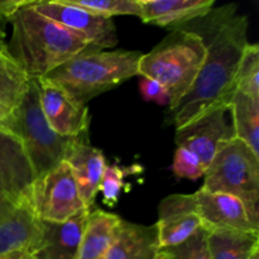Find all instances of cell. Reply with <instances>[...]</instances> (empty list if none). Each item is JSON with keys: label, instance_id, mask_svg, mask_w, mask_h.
Masks as SVG:
<instances>
[{"label": "cell", "instance_id": "6da1fadb", "mask_svg": "<svg viewBox=\"0 0 259 259\" xmlns=\"http://www.w3.org/2000/svg\"><path fill=\"white\" fill-rule=\"evenodd\" d=\"M204 40L206 56L189 93L171 114L176 129L186 125L209 109L230 104L234 95L235 73L244 50L249 45V20L237 4L212 8L206 15L184 25Z\"/></svg>", "mask_w": 259, "mask_h": 259}, {"label": "cell", "instance_id": "7a4b0ae2", "mask_svg": "<svg viewBox=\"0 0 259 259\" xmlns=\"http://www.w3.org/2000/svg\"><path fill=\"white\" fill-rule=\"evenodd\" d=\"M12 15L10 53L29 78H39L75 56L91 48L88 42L62 25L35 12L30 4Z\"/></svg>", "mask_w": 259, "mask_h": 259}, {"label": "cell", "instance_id": "3957f363", "mask_svg": "<svg viewBox=\"0 0 259 259\" xmlns=\"http://www.w3.org/2000/svg\"><path fill=\"white\" fill-rule=\"evenodd\" d=\"M143 53L88 48L43 77L62 88L76 103L88 105L91 99L138 76Z\"/></svg>", "mask_w": 259, "mask_h": 259}, {"label": "cell", "instance_id": "277c9868", "mask_svg": "<svg viewBox=\"0 0 259 259\" xmlns=\"http://www.w3.org/2000/svg\"><path fill=\"white\" fill-rule=\"evenodd\" d=\"M205 56L206 47L199 34L184 27L176 28L151 52L143 53L138 76L152 78L168 91L171 111L192 88Z\"/></svg>", "mask_w": 259, "mask_h": 259}, {"label": "cell", "instance_id": "5b68a950", "mask_svg": "<svg viewBox=\"0 0 259 259\" xmlns=\"http://www.w3.org/2000/svg\"><path fill=\"white\" fill-rule=\"evenodd\" d=\"M12 133L20 139L34 180L66 161L71 149L85 137H63L56 133L45 118L37 78H29L22 101L10 116Z\"/></svg>", "mask_w": 259, "mask_h": 259}, {"label": "cell", "instance_id": "8992f818", "mask_svg": "<svg viewBox=\"0 0 259 259\" xmlns=\"http://www.w3.org/2000/svg\"><path fill=\"white\" fill-rule=\"evenodd\" d=\"M201 189L238 197L259 229V156L244 142L234 138L218 152L205 171Z\"/></svg>", "mask_w": 259, "mask_h": 259}, {"label": "cell", "instance_id": "52a82bcc", "mask_svg": "<svg viewBox=\"0 0 259 259\" xmlns=\"http://www.w3.org/2000/svg\"><path fill=\"white\" fill-rule=\"evenodd\" d=\"M29 197L35 215L42 222H65L86 209L66 161L34 180Z\"/></svg>", "mask_w": 259, "mask_h": 259}, {"label": "cell", "instance_id": "ba28073f", "mask_svg": "<svg viewBox=\"0 0 259 259\" xmlns=\"http://www.w3.org/2000/svg\"><path fill=\"white\" fill-rule=\"evenodd\" d=\"M234 138L230 104L214 106L186 125L176 129L177 147L194 153L205 171L218 152Z\"/></svg>", "mask_w": 259, "mask_h": 259}, {"label": "cell", "instance_id": "9c48e42d", "mask_svg": "<svg viewBox=\"0 0 259 259\" xmlns=\"http://www.w3.org/2000/svg\"><path fill=\"white\" fill-rule=\"evenodd\" d=\"M30 7L40 15L82 38L93 48L108 50L118 45V32L113 18L83 9L70 0H33Z\"/></svg>", "mask_w": 259, "mask_h": 259}, {"label": "cell", "instance_id": "30bf717a", "mask_svg": "<svg viewBox=\"0 0 259 259\" xmlns=\"http://www.w3.org/2000/svg\"><path fill=\"white\" fill-rule=\"evenodd\" d=\"M39 99L42 111L51 128L63 137L88 136L90 125L88 105L76 103L62 88L39 77Z\"/></svg>", "mask_w": 259, "mask_h": 259}, {"label": "cell", "instance_id": "8fae6325", "mask_svg": "<svg viewBox=\"0 0 259 259\" xmlns=\"http://www.w3.org/2000/svg\"><path fill=\"white\" fill-rule=\"evenodd\" d=\"M158 250L177 247L202 228L194 194H175L164 197L158 206L156 224Z\"/></svg>", "mask_w": 259, "mask_h": 259}, {"label": "cell", "instance_id": "7c38bea8", "mask_svg": "<svg viewBox=\"0 0 259 259\" xmlns=\"http://www.w3.org/2000/svg\"><path fill=\"white\" fill-rule=\"evenodd\" d=\"M194 197L197 215L206 232L239 230L259 233V229L250 223L244 205L238 197L202 189L194 192Z\"/></svg>", "mask_w": 259, "mask_h": 259}, {"label": "cell", "instance_id": "4fadbf2b", "mask_svg": "<svg viewBox=\"0 0 259 259\" xmlns=\"http://www.w3.org/2000/svg\"><path fill=\"white\" fill-rule=\"evenodd\" d=\"M90 209H83L65 222H42L33 254L35 259H73L80 247Z\"/></svg>", "mask_w": 259, "mask_h": 259}, {"label": "cell", "instance_id": "5bb4252c", "mask_svg": "<svg viewBox=\"0 0 259 259\" xmlns=\"http://www.w3.org/2000/svg\"><path fill=\"white\" fill-rule=\"evenodd\" d=\"M66 162L72 171L83 206L90 209L95 202L101 177L108 164L103 151L91 147L88 139H82L71 149Z\"/></svg>", "mask_w": 259, "mask_h": 259}, {"label": "cell", "instance_id": "9a60e30c", "mask_svg": "<svg viewBox=\"0 0 259 259\" xmlns=\"http://www.w3.org/2000/svg\"><path fill=\"white\" fill-rule=\"evenodd\" d=\"M139 3L142 22L171 29L204 17L215 4L214 0H139Z\"/></svg>", "mask_w": 259, "mask_h": 259}, {"label": "cell", "instance_id": "2e32d148", "mask_svg": "<svg viewBox=\"0 0 259 259\" xmlns=\"http://www.w3.org/2000/svg\"><path fill=\"white\" fill-rule=\"evenodd\" d=\"M121 222L120 217L101 209L90 211L80 247L73 259H106L118 238Z\"/></svg>", "mask_w": 259, "mask_h": 259}, {"label": "cell", "instance_id": "e0dca14e", "mask_svg": "<svg viewBox=\"0 0 259 259\" xmlns=\"http://www.w3.org/2000/svg\"><path fill=\"white\" fill-rule=\"evenodd\" d=\"M0 179L20 196H29L34 177L17 136L0 131Z\"/></svg>", "mask_w": 259, "mask_h": 259}, {"label": "cell", "instance_id": "ac0fdd59", "mask_svg": "<svg viewBox=\"0 0 259 259\" xmlns=\"http://www.w3.org/2000/svg\"><path fill=\"white\" fill-rule=\"evenodd\" d=\"M28 83L29 77L10 53L0 22V118L10 123V116L22 101Z\"/></svg>", "mask_w": 259, "mask_h": 259}, {"label": "cell", "instance_id": "d6986e66", "mask_svg": "<svg viewBox=\"0 0 259 259\" xmlns=\"http://www.w3.org/2000/svg\"><path fill=\"white\" fill-rule=\"evenodd\" d=\"M157 252L159 250L156 225L144 227L123 220L106 259H153Z\"/></svg>", "mask_w": 259, "mask_h": 259}, {"label": "cell", "instance_id": "ffe728a7", "mask_svg": "<svg viewBox=\"0 0 259 259\" xmlns=\"http://www.w3.org/2000/svg\"><path fill=\"white\" fill-rule=\"evenodd\" d=\"M207 248L211 259H250L259 247V233L239 230H211Z\"/></svg>", "mask_w": 259, "mask_h": 259}, {"label": "cell", "instance_id": "44dd1931", "mask_svg": "<svg viewBox=\"0 0 259 259\" xmlns=\"http://www.w3.org/2000/svg\"><path fill=\"white\" fill-rule=\"evenodd\" d=\"M230 108L235 138L244 142L259 156V99L235 90Z\"/></svg>", "mask_w": 259, "mask_h": 259}, {"label": "cell", "instance_id": "7402d4cb", "mask_svg": "<svg viewBox=\"0 0 259 259\" xmlns=\"http://www.w3.org/2000/svg\"><path fill=\"white\" fill-rule=\"evenodd\" d=\"M237 90L259 99V46L249 43L244 50L235 73Z\"/></svg>", "mask_w": 259, "mask_h": 259}, {"label": "cell", "instance_id": "603a6c76", "mask_svg": "<svg viewBox=\"0 0 259 259\" xmlns=\"http://www.w3.org/2000/svg\"><path fill=\"white\" fill-rule=\"evenodd\" d=\"M139 169L141 168L137 166L121 167L116 163L106 164L99 186V192L103 195L104 204L109 207L115 206L125 185V177L132 174H137Z\"/></svg>", "mask_w": 259, "mask_h": 259}, {"label": "cell", "instance_id": "cb8c5ba5", "mask_svg": "<svg viewBox=\"0 0 259 259\" xmlns=\"http://www.w3.org/2000/svg\"><path fill=\"white\" fill-rule=\"evenodd\" d=\"M86 10L113 18L115 15H134L141 18L142 8L139 0H70Z\"/></svg>", "mask_w": 259, "mask_h": 259}, {"label": "cell", "instance_id": "d4e9b609", "mask_svg": "<svg viewBox=\"0 0 259 259\" xmlns=\"http://www.w3.org/2000/svg\"><path fill=\"white\" fill-rule=\"evenodd\" d=\"M169 259H211L207 248V233L204 228L177 247L163 250Z\"/></svg>", "mask_w": 259, "mask_h": 259}, {"label": "cell", "instance_id": "484cf974", "mask_svg": "<svg viewBox=\"0 0 259 259\" xmlns=\"http://www.w3.org/2000/svg\"><path fill=\"white\" fill-rule=\"evenodd\" d=\"M172 171L179 179H189L192 181L201 179L205 175V168L200 159L187 149L177 147L172 163Z\"/></svg>", "mask_w": 259, "mask_h": 259}, {"label": "cell", "instance_id": "4316f807", "mask_svg": "<svg viewBox=\"0 0 259 259\" xmlns=\"http://www.w3.org/2000/svg\"><path fill=\"white\" fill-rule=\"evenodd\" d=\"M139 91L146 101L156 103L158 105H169V94L163 86L157 81L148 77H141L139 81Z\"/></svg>", "mask_w": 259, "mask_h": 259}, {"label": "cell", "instance_id": "83f0119b", "mask_svg": "<svg viewBox=\"0 0 259 259\" xmlns=\"http://www.w3.org/2000/svg\"><path fill=\"white\" fill-rule=\"evenodd\" d=\"M29 196H20L15 194L2 179H0V215L14 209L20 201Z\"/></svg>", "mask_w": 259, "mask_h": 259}, {"label": "cell", "instance_id": "f1b7e54d", "mask_svg": "<svg viewBox=\"0 0 259 259\" xmlns=\"http://www.w3.org/2000/svg\"><path fill=\"white\" fill-rule=\"evenodd\" d=\"M0 259H35V257L29 249H19L5 253V254H0Z\"/></svg>", "mask_w": 259, "mask_h": 259}, {"label": "cell", "instance_id": "f546056e", "mask_svg": "<svg viewBox=\"0 0 259 259\" xmlns=\"http://www.w3.org/2000/svg\"><path fill=\"white\" fill-rule=\"evenodd\" d=\"M0 131L8 132V133H12V124H10L9 121H7V120H4V119L0 118Z\"/></svg>", "mask_w": 259, "mask_h": 259}, {"label": "cell", "instance_id": "4dcf8cb0", "mask_svg": "<svg viewBox=\"0 0 259 259\" xmlns=\"http://www.w3.org/2000/svg\"><path fill=\"white\" fill-rule=\"evenodd\" d=\"M153 259H169V257L163 252V250H159V252L156 253V255H154Z\"/></svg>", "mask_w": 259, "mask_h": 259}, {"label": "cell", "instance_id": "1f68e13d", "mask_svg": "<svg viewBox=\"0 0 259 259\" xmlns=\"http://www.w3.org/2000/svg\"><path fill=\"white\" fill-rule=\"evenodd\" d=\"M250 259H259V247L257 249H254V252L252 253V257H250Z\"/></svg>", "mask_w": 259, "mask_h": 259}]
</instances>
